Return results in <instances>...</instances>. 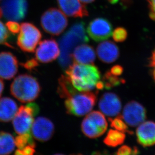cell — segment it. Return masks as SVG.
<instances>
[{"instance_id":"2e32d148","label":"cell","mask_w":155,"mask_h":155,"mask_svg":"<svg viewBox=\"0 0 155 155\" xmlns=\"http://www.w3.org/2000/svg\"><path fill=\"white\" fill-rule=\"evenodd\" d=\"M137 140L143 147L155 145V122L145 121L138 127L136 130Z\"/></svg>"},{"instance_id":"30bf717a","label":"cell","mask_w":155,"mask_h":155,"mask_svg":"<svg viewBox=\"0 0 155 155\" xmlns=\"http://www.w3.org/2000/svg\"><path fill=\"white\" fill-rule=\"evenodd\" d=\"M121 116L127 124L135 127L145 121L146 110L141 104L133 101L126 104Z\"/></svg>"},{"instance_id":"44dd1931","label":"cell","mask_w":155,"mask_h":155,"mask_svg":"<svg viewBox=\"0 0 155 155\" xmlns=\"http://www.w3.org/2000/svg\"><path fill=\"white\" fill-rule=\"evenodd\" d=\"M16 103L11 98H0V121L7 123L13 119L18 111Z\"/></svg>"},{"instance_id":"d6a6232c","label":"cell","mask_w":155,"mask_h":155,"mask_svg":"<svg viewBox=\"0 0 155 155\" xmlns=\"http://www.w3.org/2000/svg\"><path fill=\"white\" fill-rule=\"evenodd\" d=\"M110 71L115 76H119L122 74L124 72V68L120 65H116L111 68Z\"/></svg>"},{"instance_id":"52a82bcc","label":"cell","mask_w":155,"mask_h":155,"mask_svg":"<svg viewBox=\"0 0 155 155\" xmlns=\"http://www.w3.org/2000/svg\"><path fill=\"white\" fill-rule=\"evenodd\" d=\"M107 122L104 114L98 111L88 113L81 123V130L85 136L95 139L101 136L107 129Z\"/></svg>"},{"instance_id":"7a4b0ae2","label":"cell","mask_w":155,"mask_h":155,"mask_svg":"<svg viewBox=\"0 0 155 155\" xmlns=\"http://www.w3.org/2000/svg\"><path fill=\"white\" fill-rule=\"evenodd\" d=\"M89 41L85 30V24L79 22L74 24L60 40V53L59 61L63 68H66L71 61L72 50L76 46Z\"/></svg>"},{"instance_id":"ffe728a7","label":"cell","mask_w":155,"mask_h":155,"mask_svg":"<svg viewBox=\"0 0 155 155\" xmlns=\"http://www.w3.org/2000/svg\"><path fill=\"white\" fill-rule=\"evenodd\" d=\"M15 141V146L18 148L15 155H32L35 153L36 144L31 132L19 135Z\"/></svg>"},{"instance_id":"83f0119b","label":"cell","mask_w":155,"mask_h":155,"mask_svg":"<svg viewBox=\"0 0 155 155\" xmlns=\"http://www.w3.org/2000/svg\"><path fill=\"white\" fill-rule=\"evenodd\" d=\"M139 154V150L136 147L131 148L127 145H124L117 150L116 154L118 155H137Z\"/></svg>"},{"instance_id":"f1b7e54d","label":"cell","mask_w":155,"mask_h":155,"mask_svg":"<svg viewBox=\"0 0 155 155\" xmlns=\"http://www.w3.org/2000/svg\"><path fill=\"white\" fill-rule=\"evenodd\" d=\"M6 25L9 31L13 34H17L19 32L20 30V26L15 21H10L7 22Z\"/></svg>"},{"instance_id":"4316f807","label":"cell","mask_w":155,"mask_h":155,"mask_svg":"<svg viewBox=\"0 0 155 155\" xmlns=\"http://www.w3.org/2000/svg\"><path fill=\"white\" fill-rule=\"evenodd\" d=\"M127 31L122 27L117 28L113 33V38L117 42H123L127 38Z\"/></svg>"},{"instance_id":"8992f818","label":"cell","mask_w":155,"mask_h":155,"mask_svg":"<svg viewBox=\"0 0 155 155\" xmlns=\"http://www.w3.org/2000/svg\"><path fill=\"white\" fill-rule=\"evenodd\" d=\"M39 107L36 104L30 103L21 105L13 119V126L18 135L30 132L34 117L38 114Z\"/></svg>"},{"instance_id":"8fae6325","label":"cell","mask_w":155,"mask_h":155,"mask_svg":"<svg viewBox=\"0 0 155 155\" xmlns=\"http://www.w3.org/2000/svg\"><path fill=\"white\" fill-rule=\"evenodd\" d=\"M87 33L94 41H104L110 38L113 34V27L107 19L99 18L89 23L87 27Z\"/></svg>"},{"instance_id":"9c48e42d","label":"cell","mask_w":155,"mask_h":155,"mask_svg":"<svg viewBox=\"0 0 155 155\" xmlns=\"http://www.w3.org/2000/svg\"><path fill=\"white\" fill-rule=\"evenodd\" d=\"M1 7L5 19L20 21L26 15L28 3L27 0H3Z\"/></svg>"},{"instance_id":"d4e9b609","label":"cell","mask_w":155,"mask_h":155,"mask_svg":"<svg viewBox=\"0 0 155 155\" xmlns=\"http://www.w3.org/2000/svg\"><path fill=\"white\" fill-rule=\"evenodd\" d=\"M108 120L110 121V125L111 127L116 129V130H119L123 133H127L130 134H133L132 131L129 130L127 124L125 121H124L121 115L117 116V117L114 119L109 118Z\"/></svg>"},{"instance_id":"8d00e7d4","label":"cell","mask_w":155,"mask_h":155,"mask_svg":"<svg viewBox=\"0 0 155 155\" xmlns=\"http://www.w3.org/2000/svg\"><path fill=\"white\" fill-rule=\"evenodd\" d=\"M2 15H3V11H2V10L1 8H0V19H1L2 17Z\"/></svg>"},{"instance_id":"f546056e","label":"cell","mask_w":155,"mask_h":155,"mask_svg":"<svg viewBox=\"0 0 155 155\" xmlns=\"http://www.w3.org/2000/svg\"><path fill=\"white\" fill-rule=\"evenodd\" d=\"M24 68L28 70H32L38 66V62L35 59H31L22 64Z\"/></svg>"},{"instance_id":"484cf974","label":"cell","mask_w":155,"mask_h":155,"mask_svg":"<svg viewBox=\"0 0 155 155\" xmlns=\"http://www.w3.org/2000/svg\"><path fill=\"white\" fill-rule=\"evenodd\" d=\"M10 37V34L6 26L2 22L0 21V45H5L8 47L13 48L10 44L8 42Z\"/></svg>"},{"instance_id":"e0dca14e","label":"cell","mask_w":155,"mask_h":155,"mask_svg":"<svg viewBox=\"0 0 155 155\" xmlns=\"http://www.w3.org/2000/svg\"><path fill=\"white\" fill-rule=\"evenodd\" d=\"M57 3L68 16L82 18L88 16L87 10L79 0H57Z\"/></svg>"},{"instance_id":"ac0fdd59","label":"cell","mask_w":155,"mask_h":155,"mask_svg":"<svg viewBox=\"0 0 155 155\" xmlns=\"http://www.w3.org/2000/svg\"><path fill=\"white\" fill-rule=\"evenodd\" d=\"M98 57L101 61L105 63H111L116 61L120 55L117 46L110 41H104L97 47Z\"/></svg>"},{"instance_id":"d6986e66","label":"cell","mask_w":155,"mask_h":155,"mask_svg":"<svg viewBox=\"0 0 155 155\" xmlns=\"http://www.w3.org/2000/svg\"><path fill=\"white\" fill-rule=\"evenodd\" d=\"M74 62L92 64L95 59V53L94 48L87 44H82L76 46L71 54Z\"/></svg>"},{"instance_id":"1f68e13d","label":"cell","mask_w":155,"mask_h":155,"mask_svg":"<svg viewBox=\"0 0 155 155\" xmlns=\"http://www.w3.org/2000/svg\"><path fill=\"white\" fill-rule=\"evenodd\" d=\"M148 2L150 10V17L155 21V0H148Z\"/></svg>"},{"instance_id":"7c38bea8","label":"cell","mask_w":155,"mask_h":155,"mask_svg":"<svg viewBox=\"0 0 155 155\" xmlns=\"http://www.w3.org/2000/svg\"><path fill=\"white\" fill-rule=\"evenodd\" d=\"M60 51L58 44L53 39L41 41L36 51V59L43 63L53 61L59 57Z\"/></svg>"},{"instance_id":"3957f363","label":"cell","mask_w":155,"mask_h":155,"mask_svg":"<svg viewBox=\"0 0 155 155\" xmlns=\"http://www.w3.org/2000/svg\"><path fill=\"white\" fill-rule=\"evenodd\" d=\"M10 90L12 95L21 103H30L38 97L41 86L33 76L24 74L15 78Z\"/></svg>"},{"instance_id":"4fadbf2b","label":"cell","mask_w":155,"mask_h":155,"mask_svg":"<svg viewBox=\"0 0 155 155\" xmlns=\"http://www.w3.org/2000/svg\"><path fill=\"white\" fill-rule=\"evenodd\" d=\"M31 129L33 137L40 142H46L51 139L55 130L51 120L43 117L34 120Z\"/></svg>"},{"instance_id":"ba28073f","label":"cell","mask_w":155,"mask_h":155,"mask_svg":"<svg viewBox=\"0 0 155 155\" xmlns=\"http://www.w3.org/2000/svg\"><path fill=\"white\" fill-rule=\"evenodd\" d=\"M17 38L18 45L23 51L34 52L42 38L41 32L35 25L30 23H22Z\"/></svg>"},{"instance_id":"7402d4cb","label":"cell","mask_w":155,"mask_h":155,"mask_svg":"<svg viewBox=\"0 0 155 155\" xmlns=\"http://www.w3.org/2000/svg\"><path fill=\"white\" fill-rule=\"evenodd\" d=\"M15 139L11 134L0 132V155L11 154L15 149Z\"/></svg>"},{"instance_id":"603a6c76","label":"cell","mask_w":155,"mask_h":155,"mask_svg":"<svg viewBox=\"0 0 155 155\" xmlns=\"http://www.w3.org/2000/svg\"><path fill=\"white\" fill-rule=\"evenodd\" d=\"M126 139L124 133L110 129L104 140V144L110 147H116L124 143Z\"/></svg>"},{"instance_id":"836d02e7","label":"cell","mask_w":155,"mask_h":155,"mask_svg":"<svg viewBox=\"0 0 155 155\" xmlns=\"http://www.w3.org/2000/svg\"><path fill=\"white\" fill-rule=\"evenodd\" d=\"M4 88V84L3 81L0 78V97H1Z\"/></svg>"},{"instance_id":"4dcf8cb0","label":"cell","mask_w":155,"mask_h":155,"mask_svg":"<svg viewBox=\"0 0 155 155\" xmlns=\"http://www.w3.org/2000/svg\"><path fill=\"white\" fill-rule=\"evenodd\" d=\"M149 66L153 68L152 74L153 78L155 81V49L153 51L152 55L150 58Z\"/></svg>"},{"instance_id":"5b68a950","label":"cell","mask_w":155,"mask_h":155,"mask_svg":"<svg viewBox=\"0 0 155 155\" xmlns=\"http://www.w3.org/2000/svg\"><path fill=\"white\" fill-rule=\"evenodd\" d=\"M41 25L46 32L58 36L61 34L68 25V20L62 12L55 8L46 11L41 17Z\"/></svg>"},{"instance_id":"74e56055","label":"cell","mask_w":155,"mask_h":155,"mask_svg":"<svg viewBox=\"0 0 155 155\" xmlns=\"http://www.w3.org/2000/svg\"><path fill=\"white\" fill-rule=\"evenodd\" d=\"M0 1H1V0H0Z\"/></svg>"},{"instance_id":"277c9868","label":"cell","mask_w":155,"mask_h":155,"mask_svg":"<svg viewBox=\"0 0 155 155\" xmlns=\"http://www.w3.org/2000/svg\"><path fill=\"white\" fill-rule=\"evenodd\" d=\"M75 89L65 97L64 105L67 113L77 117H81L90 113L97 101L94 92L79 91Z\"/></svg>"},{"instance_id":"6da1fadb","label":"cell","mask_w":155,"mask_h":155,"mask_svg":"<svg viewBox=\"0 0 155 155\" xmlns=\"http://www.w3.org/2000/svg\"><path fill=\"white\" fill-rule=\"evenodd\" d=\"M66 76L72 85L79 91H88L96 87L101 78L98 68L92 64L74 62L66 70Z\"/></svg>"},{"instance_id":"cb8c5ba5","label":"cell","mask_w":155,"mask_h":155,"mask_svg":"<svg viewBox=\"0 0 155 155\" xmlns=\"http://www.w3.org/2000/svg\"><path fill=\"white\" fill-rule=\"evenodd\" d=\"M103 82L104 87L106 89H110L114 87L119 86L120 84H124V79L111 74L110 71H107L104 75Z\"/></svg>"},{"instance_id":"d590c367","label":"cell","mask_w":155,"mask_h":155,"mask_svg":"<svg viewBox=\"0 0 155 155\" xmlns=\"http://www.w3.org/2000/svg\"><path fill=\"white\" fill-rule=\"evenodd\" d=\"M110 3H111L112 4H114L116 3H117L119 2V0H108Z\"/></svg>"},{"instance_id":"e575fe53","label":"cell","mask_w":155,"mask_h":155,"mask_svg":"<svg viewBox=\"0 0 155 155\" xmlns=\"http://www.w3.org/2000/svg\"><path fill=\"white\" fill-rule=\"evenodd\" d=\"M84 4H88V3H92L94 0H79Z\"/></svg>"},{"instance_id":"9a60e30c","label":"cell","mask_w":155,"mask_h":155,"mask_svg":"<svg viewBox=\"0 0 155 155\" xmlns=\"http://www.w3.org/2000/svg\"><path fill=\"white\" fill-rule=\"evenodd\" d=\"M18 62L16 56L9 52L0 53V78L12 79L16 74Z\"/></svg>"},{"instance_id":"5bb4252c","label":"cell","mask_w":155,"mask_h":155,"mask_svg":"<svg viewBox=\"0 0 155 155\" xmlns=\"http://www.w3.org/2000/svg\"><path fill=\"white\" fill-rule=\"evenodd\" d=\"M98 107L103 114L108 117H113L120 113L121 101L116 94L113 92H106L100 98Z\"/></svg>"}]
</instances>
